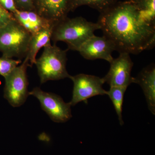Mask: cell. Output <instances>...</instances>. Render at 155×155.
<instances>
[{"mask_svg":"<svg viewBox=\"0 0 155 155\" xmlns=\"http://www.w3.org/2000/svg\"><path fill=\"white\" fill-rule=\"evenodd\" d=\"M29 66V64L24 61L5 77V97L14 107L22 105L29 95L26 72Z\"/></svg>","mask_w":155,"mask_h":155,"instance_id":"obj_5","label":"cell"},{"mask_svg":"<svg viewBox=\"0 0 155 155\" xmlns=\"http://www.w3.org/2000/svg\"><path fill=\"white\" fill-rule=\"evenodd\" d=\"M140 16L148 24L155 26V0H131Z\"/></svg>","mask_w":155,"mask_h":155,"instance_id":"obj_14","label":"cell"},{"mask_svg":"<svg viewBox=\"0 0 155 155\" xmlns=\"http://www.w3.org/2000/svg\"><path fill=\"white\" fill-rule=\"evenodd\" d=\"M0 5L12 14L17 10L14 0H0Z\"/></svg>","mask_w":155,"mask_h":155,"instance_id":"obj_20","label":"cell"},{"mask_svg":"<svg viewBox=\"0 0 155 155\" xmlns=\"http://www.w3.org/2000/svg\"><path fill=\"white\" fill-rule=\"evenodd\" d=\"M21 60L2 57L0 58V75L5 78L21 64Z\"/></svg>","mask_w":155,"mask_h":155,"instance_id":"obj_17","label":"cell"},{"mask_svg":"<svg viewBox=\"0 0 155 155\" xmlns=\"http://www.w3.org/2000/svg\"><path fill=\"white\" fill-rule=\"evenodd\" d=\"M14 1L17 10L20 11H34L33 0Z\"/></svg>","mask_w":155,"mask_h":155,"instance_id":"obj_19","label":"cell"},{"mask_svg":"<svg viewBox=\"0 0 155 155\" xmlns=\"http://www.w3.org/2000/svg\"><path fill=\"white\" fill-rule=\"evenodd\" d=\"M52 28H46L31 35L28 51L24 61L28 63L30 66L35 64L37 54L38 51L45 46L51 43Z\"/></svg>","mask_w":155,"mask_h":155,"instance_id":"obj_13","label":"cell"},{"mask_svg":"<svg viewBox=\"0 0 155 155\" xmlns=\"http://www.w3.org/2000/svg\"><path fill=\"white\" fill-rule=\"evenodd\" d=\"M68 50H62L55 44L52 45L51 43L45 46L41 55L36 59L35 64L37 68L41 83L50 80L70 78L71 75L66 68Z\"/></svg>","mask_w":155,"mask_h":155,"instance_id":"obj_3","label":"cell"},{"mask_svg":"<svg viewBox=\"0 0 155 155\" xmlns=\"http://www.w3.org/2000/svg\"><path fill=\"white\" fill-rule=\"evenodd\" d=\"M134 83L142 88L148 107L153 114H155V67L154 64L148 66L134 78Z\"/></svg>","mask_w":155,"mask_h":155,"instance_id":"obj_12","label":"cell"},{"mask_svg":"<svg viewBox=\"0 0 155 155\" xmlns=\"http://www.w3.org/2000/svg\"><path fill=\"white\" fill-rule=\"evenodd\" d=\"M97 23L120 53L137 54L155 45V26L140 16L131 0L119 2L100 13Z\"/></svg>","mask_w":155,"mask_h":155,"instance_id":"obj_1","label":"cell"},{"mask_svg":"<svg viewBox=\"0 0 155 155\" xmlns=\"http://www.w3.org/2000/svg\"><path fill=\"white\" fill-rule=\"evenodd\" d=\"M14 19L31 35L46 28H51L54 24L39 15L34 11L17 10L12 14Z\"/></svg>","mask_w":155,"mask_h":155,"instance_id":"obj_11","label":"cell"},{"mask_svg":"<svg viewBox=\"0 0 155 155\" xmlns=\"http://www.w3.org/2000/svg\"><path fill=\"white\" fill-rule=\"evenodd\" d=\"M29 95L38 99L42 109L54 122L63 123L72 118L71 105L65 103L58 95L43 91L37 87L29 92Z\"/></svg>","mask_w":155,"mask_h":155,"instance_id":"obj_6","label":"cell"},{"mask_svg":"<svg viewBox=\"0 0 155 155\" xmlns=\"http://www.w3.org/2000/svg\"><path fill=\"white\" fill-rule=\"evenodd\" d=\"M31 35L16 19L0 28V52L3 57L25 58Z\"/></svg>","mask_w":155,"mask_h":155,"instance_id":"obj_4","label":"cell"},{"mask_svg":"<svg viewBox=\"0 0 155 155\" xmlns=\"http://www.w3.org/2000/svg\"><path fill=\"white\" fill-rule=\"evenodd\" d=\"M71 0H33L34 11L54 24L67 17Z\"/></svg>","mask_w":155,"mask_h":155,"instance_id":"obj_10","label":"cell"},{"mask_svg":"<svg viewBox=\"0 0 155 155\" xmlns=\"http://www.w3.org/2000/svg\"><path fill=\"white\" fill-rule=\"evenodd\" d=\"M14 19L13 14L0 5V28H2Z\"/></svg>","mask_w":155,"mask_h":155,"instance_id":"obj_18","label":"cell"},{"mask_svg":"<svg viewBox=\"0 0 155 155\" xmlns=\"http://www.w3.org/2000/svg\"><path fill=\"white\" fill-rule=\"evenodd\" d=\"M73 82L71 106H75L81 101H85L92 97L107 95V91L103 88L105 83L103 78L95 75L79 74L71 76Z\"/></svg>","mask_w":155,"mask_h":155,"instance_id":"obj_7","label":"cell"},{"mask_svg":"<svg viewBox=\"0 0 155 155\" xmlns=\"http://www.w3.org/2000/svg\"><path fill=\"white\" fill-rule=\"evenodd\" d=\"M98 29H101V27L97 22H89L82 17H67L54 24L51 40L55 44L58 41L65 42L68 49L78 51Z\"/></svg>","mask_w":155,"mask_h":155,"instance_id":"obj_2","label":"cell"},{"mask_svg":"<svg viewBox=\"0 0 155 155\" xmlns=\"http://www.w3.org/2000/svg\"><path fill=\"white\" fill-rule=\"evenodd\" d=\"M110 70L104 78L105 83L110 87H127L134 83V78L131 75L133 62L130 54L120 53L118 58L114 59L110 63Z\"/></svg>","mask_w":155,"mask_h":155,"instance_id":"obj_8","label":"cell"},{"mask_svg":"<svg viewBox=\"0 0 155 155\" xmlns=\"http://www.w3.org/2000/svg\"><path fill=\"white\" fill-rule=\"evenodd\" d=\"M116 51L114 44L105 36L94 35L79 48L78 51L88 60L102 59L110 63L114 58L112 53Z\"/></svg>","mask_w":155,"mask_h":155,"instance_id":"obj_9","label":"cell"},{"mask_svg":"<svg viewBox=\"0 0 155 155\" xmlns=\"http://www.w3.org/2000/svg\"><path fill=\"white\" fill-rule=\"evenodd\" d=\"M119 0H71V11L80 6L87 5L99 11L100 13L110 8Z\"/></svg>","mask_w":155,"mask_h":155,"instance_id":"obj_16","label":"cell"},{"mask_svg":"<svg viewBox=\"0 0 155 155\" xmlns=\"http://www.w3.org/2000/svg\"><path fill=\"white\" fill-rule=\"evenodd\" d=\"M127 87H110V90L107 91V95H108L113 103L115 110L119 118V124L124 125L122 119V106L124 94Z\"/></svg>","mask_w":155,"mask_h":155,"instance_id":"obj_15","label":"cell"}]
</instances>
